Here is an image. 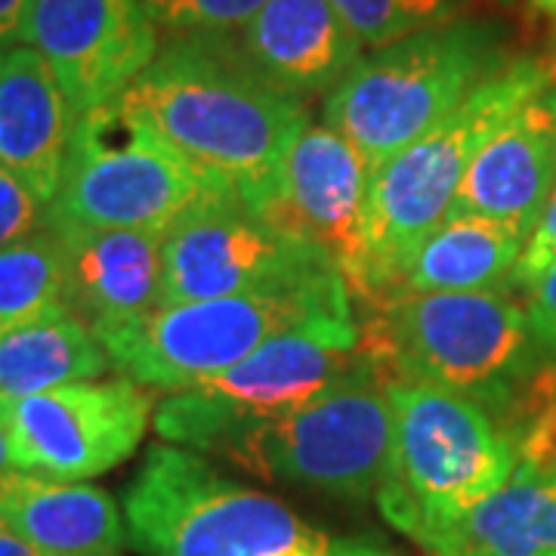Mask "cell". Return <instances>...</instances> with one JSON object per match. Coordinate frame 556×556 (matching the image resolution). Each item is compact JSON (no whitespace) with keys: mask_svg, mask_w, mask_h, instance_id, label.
I'll return each mask as SVG.
<instances>
[{"mask_svg":"<svg viewBox=\"0 0 556 556\" xmlns=\"http://www.w3.org/2000/svg\"><path fill=\"white\" fill-rule=\"evenodd\" d=\"M118 109L207 189L269 214L285 159L309 124L306 102L260 78L229 35L167 38Z\"/></svg>","mask_w":556,"mask_h":556,"instance_id":"obj_1","label":"cell"},{"mask_svg":"<svg viewBox=\"0 0 556 556\" xmlns=\"http://www.w3.org/2000/svg\"><path fill=\"white\" fill-rule=\"evenodd\" d=\"M547 87H556L551 65L532 56L507 62L452 115L371 170L365 211L368 300L396 291L417 248L452 214L485 139Z\"/></svg>","mask_w":556,"mask_h":556,"instance_id":"obj_2","label":"cell"},{"mask_svg":"<svg viewBox=\"0 0 556 556\" xmlns=\"http://www.w3.org/2000/svg\"><path fill=\"white\" fill-rule=\"evenodd\" d=\"M393 433L380 514L424 544L473 510L517 470L514 439L473 399L412 378L387 383Z\"/></svg>","mask_w":556,"mask_h":556,"instance_id":"obj_3","label":"cell"},{"mask_svg":"<svg viewBox=\"0 0 556 556\" xmlns=\"http://www.w3.org/2000/svg\"><path fill=\"white\" fill-rule=\"evenodd\" d=\"M365 346L383 371L396 368V378L452 390L489 412L517 405L538 375L541 353L526 303L510 288L390 291Z\"/></svg>","mask_w":556,"mask_h":556,"instance_id":"obj_4","label":"cell"},{"mask_svg":"<svg viewBox=\"0 0 556 556\" xmlns=\"http://www.w3.org/2000/svg\"><path fill=\"white\" fill-rule=\"evenodd\" d=\"M371 362L353 309L285 331L236 368L174 390L155 408V430L189 452L239 457L260 430L294 415Z\"/></svg>","mask_w":556,"mask_h":556,"instance_id":"obj_5","label":"cell"},{"mask_svg":"<svg viewBox=\"0 0 556 556\" xmlns=\"http://www.w3.org/2000/svg\"><path fill=\"white\" fill-rule=\"evenodd\" d=\"M504 65L501 40L489 25L445 20L362 56L328 93L325 124L378 170Z\"/></svg>","mask_w":556,"mask_h":556,"instance_id":"obj_6","label":"cell"},{"mask_svg":"<svg viewBox=\"0 0 556 556\" xmlns=\"http://www.w3.org/2000/svg\"><path fill=\"white\" fill-rule=\"evenodd\" d=\"M350 298L346 281L331 273L276 294L159 306L134 325L100 338V343L112 368H118L124 378L174 393L236 368L285 331H294L325 313L353 309Z\"/></svg>","mask_w":556,"mask_h":556,"instance_id":"obj_7","label":"cell"},{"mask_svg":"<svg viewBox=\"0 0 556 556\" xmlns=\"http://www.w3.org/2000/svg\"><path fill=\"white\" fill-rule=\"evenodd\" d=\"M142 556H269L318 535L281 501L217 473L182 445H152L124 495Z\"/></svg>","mask_w":556,"mask_h":556,"instance_id":"obj_8","label":"cell"},{"mask_svg":"<svg viewBox=\"0 0 556 556\" xmlns=\"http://www.w3.org/2000/svg\"><path fill=\"white\" fill-rule=\"evenodd\" d=\"M207 192L214 189L204 179L127 118L118 102H109L75 118L60 192L47 207V223L167 236Z\"/></svg>","mask_w":556,"mask_h":556,"instance_id":"obj_9","label":"cell"},{"mask_svg":"<svg viewBox=\"0 0 556 556\" xmlns=\"http://www.w3.org/2000/svg\"><path fill=\"white\" fill-rule=\"evenodd\" d=\"M390 380L371 356L362 371L260 430L236 460L254 473L328 495L350 501L375 497L393 433Z\"/></svg>","mask_w":556,"mask_h":556,"instance_id":"obj_10","label":"cell"},{"mask_svg":"<svg viewBox=\"0 0 556 556\" xmlns=\"http://www.w3.org/2000/svg\"><path fill=\"white\" fill-rule=\"evenodd\" d=\"M331 273V260L309 241L244 201L207 192L164 236L161 306L276 294Z\"/></svg>","mask_w":556,"mask_h":556,"instance_id":"obj_11","label":"cell"},{"mask_svg":"<svg viewBox=\"0 0 556 556\" xmlns=\"http://www.w3.org/2000/svg\"><path fill=\"white\" fill-rule=\"evenodd\" d=\"M152 412V396L130 378L78 380L0 405L13 467L60 482H87L127 460Z\"/></svg>","mask_w":556,"mask_h":556,"instance_id":"obj_12","label":"cell"},{"mask_svg":"<svg viewBox=\"0 0 556 556\" xmlns=\"http://www.w3.org/2000/svg\"><path fill=\"white\" fill-rule=\"evenodd\" d=\"M25 43L53 68L80 118L118 100L152 65L161 35L142 0H31Z\"/></svg>","mask_w":556,"mask_h":556,"instance_id":"obj_13","label":"cell"},{"mask_svg":"<svg viewBox=\"0 0 556 556\" xmlns=\"http://www.w3.org/2000/svg\"><path fill=\"white\" fill-rule=\"evenodd\" d=\"M371 164L328 124H306L294 139L276 204L266 217L318 248L350 294L368 298L365 211Z\"/></svg>","mask_w":556,"mask_h":556,"instance_id":"obj_14","label":"cell"},{"mask_svg":"<svg viewBox=\"0 0 556 556\" xmlns=\"http://www.w3.org/2000/svg\"><path fill=\"white\" fill-rule=\"evenodd\" d=\"M229 40L260 78L300 102L334 93L365 56L328 0H266Z\"/></svg>","mask_w":556,"mask_h":556,"instance_id":"obj_15","label":"cell"},{"mask_svg":"<svg viewBox=\"0 0 556 556\" xmlns=\"http://www.w3.org/2000/svg\"><path fill=\"white\" fill-rule=\"evenodd\" d=\"M53 232L65 257L68 306L97 340L159 309L164 232L84 226H53Z\"/></svg>","mask_w":556,"mask_h":556,"instance_id":"obj_16","label":"cell"},{"mask_svg":"<svg viewBox=\"0 0 556 556\" xmlns=\"http://www.w3.org/2000/svg\"><path fill=\"white\" fill-rule=\"evenodd\" d=\"M554 186L556 87H547L529 102H522L485 139L460 182L452 214L501 219L529 236Z\"/></svg>","mask_w":556,"mask_h":556,"instance_id":"obj_17","label":"cell"},{"mask_svg":"<svg viewBox=\"0 0 556 556\" xmlns=\"http://www.w3.org/2000/svg\"><path fill=\"white\" fill-rule=\"evenodd\" d=\"M75 130V112L35 47L0 50V167L50 207Z\"/></svg>","mask_w":556,"mask_h":556,"instance_id":"obj_18","label":"cell"},{"mask_svg":"<svg viewBox=\"0 0 556 556\" xmlns=\"http://www.w3.org/2000/svg\"><path fill=\"white\" fill-rule=\"evenodd\" d=\"M0 522L40 556H124L118 504L97 485L13 470L0 479Z\"/></svg>","mask_w":556,"mask_h":556,"instance_id":"obj_19","label":"cell"},{"mask_svg":"<svg viewBox=\"0 0 556 556\" xmlns=\"http://www.w3.org/2000/svg\"><path fill=\"white\" fill-rule=\"evenodd\" d=\"M420 547L433 556H556V467L519 460L497 492Z\"/></svg>","mask_w":556,"mask_h":556,"instance_id":"obj_20","label":"cell"},{"mask_svg":"<svg viewBox=\"0 0 556 556\" xmlns=\"http://www.w3.org/2000/svg\"><path fill=\"white\" fill-rule=\"evenodd\" d=\"M526 232L501 219L452 214L417 248L396 291H501L514 288Z\"/></svg>","mask_w":556,"mask_h":556,"instance_id":"obj_21","label":"cell"},{"mask_svg":"<svg viewBox=\"0 0 556 556\" xmlns=\"http://www.w3.org/2000/svg\"><path fill=\"white\" fill-rule=\"evenodd\" d=\"M109 368L105 346L75 313L40 318L0 334V405L65 383L97 380Z\"/></svg>","mask_w":556,"mask_h":556,"instance_id":"obj_22","label":"cell"},{"mask_svg":"<svg viewBox=\"0 0 556 556\" xmlns=\"http://www.w3.org/2000/svg\"><path fill=\"white\" fill-rule=\"evenodd\" d=\"M72 313L60 236L43 226L0 248V334Z\"/></svg>","mask_w":556,"mask_h":556,"instance_id":"obj_23","label":"cell"},{"mask_svg":"<svg viewBox=\"0 0 556 556\" xmlns=\"http://www.w3.org/2000/svg\"><path fill=\"white\" fill-rule=\"evenodd\" d=\"M362 47L380 50L448 20L455 0H328Z\"/></svg>","mask_w":556,"mask_h":556,"instance_id":"obj_24","label":"cell"},{"mask_svg":"<svg viewBox=\"0 0 556 556\" xmlns=\"http://www.w3.org/2000/svg\"><path fill=\"white\" fill-rule=\"evenodd\" d=\"M159 35H232L251 22L266 0H142Z\"/></svg>","mask_w":556,"mask_h":556,"instance_id":"obj_25","label":"cell"},{"mask_svg":"<svg viewBox=\"0 0 556 556\" xmlns=\"http://www.w3.org/2000/svg\"><path fill=\"white\" fill-rule=\"evenodd\" d=\"M43 219L47 207L10 170L0 167V248L40 229Z\"/></svg>","mask_w":556,"mask_h":556,"instance_id":"obj_26","label":"cell"},{"mask_svg":"<svg viewBox=\"0 0 556 556\" xmlns=\"http://www.w3.org/2000/svg\"><path fill=\"white\" fill-rule=\"evenodd\" d=\"M556 263V186L551 192V199L544 204L541 217L532 226L526 248H522V257L517 263V273H514V288H519L522 294L535 285L538 278L544 276L551 266Z\"/></svg>","mask_w":556,"mask_h":556,"instance_id":"obj_27","label":"cell"},{"mask_svg":"<svg viewBox=\"0 0 556 556\" xmlns=\"http://www.w3.org/2000/svg\"><path fill=\"white\" fill-rule=\"evenodd\" d=\"M526 316L538 350L556 362V263L526 291Z\"/></svg>","mask_w":556,"mask_h":556,"instance_id":"obj_28","label":"cell"},{"mask_svg":"<svg viewBox=\"0 0 556 556\" xmlns=\"http://www.w3.org/2000/svg\"><path fill=\"white\" fill-rule=\"evenodd\" d=\"M269 556H396L383 547H375V544H365V541H343V538L331 535H313L309 541H300V544H291V547H281L276 554Z\"/></svg>","mask_w":556,"mask_h":556,"instance_id":"obj_29","label":"cell"},{"mask_svg":"<svg viewBox=\"0 0 556 556\" xmlns=\"http://www.w3.org/2000/svg\"><path fill=\"white\" fill-rule=\"evenodd\" d=\"M28 10H31V0H0V50L25 43Z\"/></svg>","mask_w":556,"mask_h":556,"instance_id":"obj_30","label":"cell"},{"mask_svg":"<svg viewBox=\"0 0 556 556\" xmlns=\"http://www.w3.org/2000/svg\"><path fill=\"white\" fill-rule=\"evenodd\" d=\"M0 556H40L25 538H20L7 522H0Z\"/></svg>","mask_w":556,"mask_h":556,"instance_id":"obj_31","label":"cell"},{"mask_svg":"<svg viewBox=\"0 0 556 556\" xmlns=\"http://www.w3.org/2000/svg\"><path fill=\"white\" fill-rule=\"evenodd\" d=\"M13 457H10V433H7V424H3V415H0V479L7 473H13Z\"/></svg>","mask_w":556,"mask_h":556,"instance_id":"obj_32","label":"cell"},{"mask_svg":"<svg viewBox=\"0 0 556 556\" xmlns=\"http://www.w3.org/2000/svg\"><path fill=\"white\" fill-rule=\"evenodd\" d=\"M532 7L544 16H556V0H532Z\"/></svg>","mask_w":556,"mask_h":556,"instance_id":"obj_33","label":"cell"}]
</instances>
